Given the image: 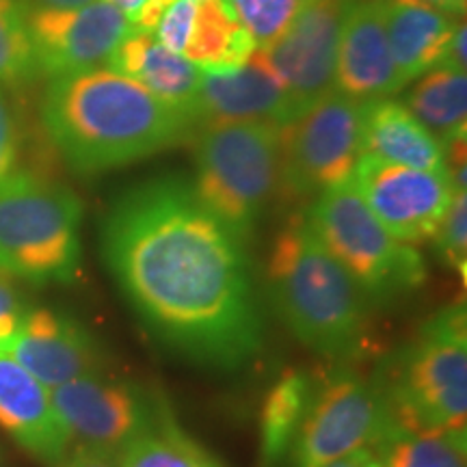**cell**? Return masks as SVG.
I'll use <instances>...</instances> for the list:
<instances>
[{
  "label": "cell",
  "mask_w": 467,
  "mask_h": 467,
  "mask_svg": "<svg viewBox=\"0 0 467 467\" xmlns=\"http://www.w3.org/2000/svg\"><path fill=\"white\" fill-rule=\"evenodd\" d=\"M102 254L145 329L178 358L225 372L258 358L265 334L244 243L191 180L161 175L117 197Z\"/></svg>",
  "instance_id": "obj_1"
},
{
  "label": "cell",
  "mask_w": 467,
  "mask_h": 467,
  "mask_svg": "<svg viewBox=\"0 0 467 467\" xmlns=\"http://www.w3.org/2000/svg\"><path fill=\"white\" fill-rule=\"evenodd\" d=\"M42 119L67 165L83 175L134 165L191 141L197 132L189 115L107 67L55 76Z\"/></svg>",
  "instance_id": "obj_2"
},
{
  "label": "cell",
  "mask_w": 467,
  "mask_h": 467,
  "mask_svg": "<svg viewBox=\"0 0 467 467\" xmlns=\"http://www.w3.org/2000/svg\"><path fill=\"white\" fill-rule=\"evenodd\" d=\"M266 284L288 329L320 358L350 364L370 350V303L303 214L292 217L275 236Z\"/></svg>",
  "instance_id": "obj_3"
},
{
  "label": "cell",
  "mask_w": 467,
  "mask_h": 467,
  "mask_svg": "<svg viewBox=\"0 0 467 467\" xmlns=\"http://www.w3.org/2000/svg\"><path fill=\"white\" fill-rule=\"evenodd\" d=\"M375 383L383 399L385 426L465 433V307L451 306L433 314L418 331L416 340L383 366L381 379Z\"/></svg>",
  "instance_id": "obj_4"
},
{
  "label": "cell",
  "mask_w": 467,
  "mask_h": 467,
  "mask_svg": "<svg viewBox=\"0 0 467 467\" xmlns=\"http://www.w3.org/2000/svg\"><path fill=\"white\" fill-rule=\"evenodd\" d=\"M80 208L67 186L16 171L0 182V275L69 284L80 268Z\"/></svg>",
  "instance_id": "obj_5"
},
{
  "label": "cell",
  "mask_w": 467,
  "mask_h": 467,
  "mask_svg": "<svg viewBox=\"0 0 467 467\" xmlns=\"http://www.w3.org/2000/svg\"><path fill=\"white\" fill-rule=\"evenodd\" d=\"M192 139L197 171L192 189L247 243L279 189V128L225 121L202 126Z\"/></svg>",
  "instance_id": "obj_6"
},
{
  "label": "cell",
  "mask_w": 467,
  "mask_h": 467,
  "mask_svg": "<svg viewBox=\"0 0 467 467\" xmlns=\"http://www.w3.org/2000/svg\"><path fill=\"white\" fill-rule=\"evenodd\" d=\"M303 217L370 307L389 306L426 279L422 255L379 223L353 180L314 197Z\"/></svg>",
  "instance_id": "obj_7"
},
{
  "label": "cell",
  "mask_w": 467,
  "mask_h": 467,
  "mask_svg": "<svg viewBox=\"0 0 467 467\" xmlns=\"http://www.w3.org/2000/svg\"><path fill=\"white\" fill-rule=\"evenodd\" d=\"M364 104L331 91L279 128V189L288 202H312L350 182L361 159Z\"/></svg>",
  "instance_id": "obj_8"
},
{
  "label": "cell",
  "mask_w": 467,
  "mask_h": 467,
  "mask_svg": "<svg viewBox=\"0 0 467 467\" xmlns=\"http://www.w3.org/2000/svg\"><path fill=\"white\" fill-rule=\"evenodd\" d=\"M385 429V407L375 381L348 364H334L314 381L306 418L292 446V467H327L370 448Z\"/></svg>",
  "instance_id": "obj_9"
},
{
  "label": "cell",
  "mask_w": 467,
  "mask_h": 467,
  "mask_svg": "<svg viewBox=\"0 0 467 467\" xmlns=\"http://www.w3.org/2000/svg\"><path fill=\"white\" fill-rule=\"evenodd\" d=\"M353 182L379 223L405 244L433 241L454 195L443 173L372 156H361Z\"/></svg>",
  "instance_id": "obj_10"
},
{
  "label": "cell",
  "mask_w": 467,
  "mask_h": 467,
  "mask_svg": "<svg viewBox=\"0 0 467 467\" xmlns=\"http://www.w3.org/2000/svg\"><path fill=\"white\" fill-rule=\"evenodd\" d=\"M130 28V22L104 0L72 9L26 7L35 67L52 78L107 66Z\"/></svg>",
  "instance_id": "obj_11"
},
{
  "label": "cell",
  "mask_w": 467,
  "mask_h": 467,
  "mask_svg": "<svg viewBox=\"0 0 467 467\" xmlns=\"http://www.w3.org/2000/svg\"><path fill=\"white\" fill-rule=\"evenodd\" d=\"M50 400L72 441L117 454L150 422L159 402L139 385L98 372L52 388Z\"/></svg>",
  "instance_id": "obj_12"
},
{
  "label": "cell",
  "mask_w": 467,
  "mask_h": 467,
  "mask_svg": "<svg viewBox=\"0 0 467 467\" xmlns=\"http://www.w3.org/2000/svg\"><path fill=\"white\" fill-rule=\"evenodd\" d=\"M350 0H309L265 52L299 113L336 91V57Z\"/></svg>",
  "instance_id": "obj_13"
},
{
  "label": "cell",
  "mask_w": 467,
  "mask_h": 467,
  "mask_svg": "<svg viewBox=\"0 0 467 467\" xmlns=\"http://www.w3.org/2000/svg\"><path fill=\"white\" fill-rule=\"evenodd\" d=\"M295 115H299V109L260 48H255L241 67L223 72L202 69L200 91L192 104L197 130L202 126L225 121H251L282 128Z\"/></svg>",
  "instance_id": "obj_14"
},
{
  "label": "cell",
  "mask_w": 467,
  "mask_h": 467,
  "mask_svg": "<svg viewBox=\"0 0 467 467\" xmlns=\"http://www.w3.org/2000/svg\"><path fill=\"white\" fill-rule=\"evenodd\" d=\"M336 91L372 102L400 91L402 80L385 33V0H350L336 57Z\"/></svg>",
  "instance_id": "obj_15"
},
{
  "label": "cell",
  "mask_w": 467,
  "mask_h": 467,
  "mask_svg": "<svg viewBox=\"0 0 467 467\" xmlns=\"http://www.w3.org/2000/svg\"><path fill=\"white\" fill-rule=\"evenodd\" d=\"M0 353H7L48 389L100 372V353L85 327L46 307L26 312Z\"/></svg>",
  "instance_id": "obj_16"
},
{
  "label": "cell",
  "mask_w": 467,
  "mask_h": 467,
  "mask_svg": "<svg viewBox=\"0 0 467 467\" xmlns=\"http://www.w3.org/2000/svg\"><path fill=\"white\" fill-rule=\"evenodd\" d=\"M0 429L22 451L52 467L66 461L72 446V437L50 400V389L7 353H0Z\"/></svg>",
  "instance_id": "obj_17"
},
{
  "label": "cell",
  "mask_w": 467,
  "mask_h": 467,
  "mask_svg": "<svg viewBox=\"0 0 467 467\" xmlns=\"http://www.w3.org/2000/svg\"><path fill=\"white\" fill-rule=\"evenodd\" d=\"M104 67L137 80L159 100L182 110L192 119V104L200 91L202 69L186 57L161 46L151 31L132 26L130 33L110 52Z\"/></svg>",
  "instance_id": "obj_18"
},
{
  "label": "cell",
  "mask_w": 467,
  "mask_h": 467,
  "mask_svg": "<svg viewBox=\"0 0 467 467\" xmlns=\"http://www.w3.org/2000/svg\"><path fill=\"white\" fill-rule=\"evenodd\" d=\"M361 156L446 175L440 139L405 104L389 98L364 104Z\"/></svg>",
  "instance_id": "obj_19"
},
{
  "label": "cell",
  "mask_w": 467,
  "mask_h": 467,
  "mask_svg": "<svg viewBox=\"0 0 467 467\" xmlns=\"http://www.w3.org/2000/svg\"><path fill=\"white\" fill-rule=\"evenodd\" d=\"M463 20V16L424 5L385 0V33L402 85L441 66L443 52Z\"/></svg>",
  "instance_id": "obj_20"
},
{
  "label": "cell",
  "mask_w": 467,
  "mask_h": 467,
  "mask_svg": "<svg viewBox=\"0 0 467 467\" xmlns=\"http://www.w3.org/2000/svg\"><path fill=\"white\" fill-rule=\"evenodd\" d=\"M258 48L225 0H195V16L182 57L208 72L241 67Z\"/></svg>",
  "instance_id": "obj_21"
},
{
  "label": "cell",
  "mask_w": 467,
  "mask_h": 467,
  "mask_svg": "<svg viewBox=\"0 0 467 467\" xmlns=\"http://www.w3.org/2000/svg\"><path fill=\"white\" fill-rule=\"evenodd\" d=\"M314 379L303 370H285L268 389L260 413V465L282 467L290 457L312 399Z\"/></svg>",
  "instance_id": "obj_22"
},
{
  "label": "cell",
  "mask_w": 467,
  "mask_h": 467,
  "mask_svg": "<svg viewBox=\"0 0 467 467\" xmlns=\"http://www.w3.org/2000/svg\"><path fill=\"white\" fill-rule=\"evenodd\" d=\"M121 467H221L180 429L167 402L159 399L150 422L121 448Z\"/></svg>",
  "instance_id": "obj_23"
},
{
  "label": "cell",
  "mask_w": 467,
  "mask_h": 467,
  "mask_svg": "<svg viewBox=\"0 0 467 467\" xmlns=\"http://www.w3.org/2000/svg\"><path fill=\"white\" fill-rule=\"evenodd\" d=\"M405 107L440 139L441 145L467 132L465 72L435 67L422 74L409 91Z\"/></svg>",
  "instance_id": "obj_24"
},
{
  "label": "cell",
  "mask_w": 467,
  "mask_h": 467,
  "mask_svg": "<svg viewBox=\"0 0 467 467\" xmlns=\"http://www.w3.org/2000/svg\"><path fill=\"white\" fill-rule=\"evenodd\" d=\"M368 451L375 454L379 467H465V433L385 426Z\"/></svg>",
  "instance_id": "obj_25"
},
{
  "label": "cell",
  "mask_w": 467,
  "mask_h": 467,
  "mask_svg": "<svg viewBox=\"0 0 467 467\" xmlns=\"http://www.w3.org/2000/svg\"><path fill=\"white\" fill-rule=\"evenodd\" d=\"M35 74L37 67L28 42L26 5L22 0H0V85H25Z\"/></svg>",
  "instance_id": "obj_26"
},
{
  "label": "cell",
  "mask_w": 467,
  "mask_h": 467,
  "mask_svg": "<svg viewBox=\"0 0 467 467\" xmlns=\"http://www.w3.org/2000/svg\"><path fill=\"white\" fill-rule=\"evenodd\" d=\"M258 48H266L292 25L309 0H225Z\"/></svg>",
  "instance_id": "obj_27"
},
{
  "label": "cell",
  "mask_w": 467,
  "mask_h": 467,
  "mask_svg": "<svg viewBox=\"0 0 467 467\" xmlns=\"http://www.w3.org/2000/svg\"><path fill=\"white\" fill-rule=\"evenodd\" d=\"M437 251L452 271L465 282L467 273V192H454L440 230L435 234Z\"/></svg>",
  "instance_id": "obj_28"
},
{
  "label": "cell",
  "mask_w": 467,
  "mask_h": 467,
  "mask_svg": "<svg viewBox=\"0 0 467 467\" xmlns=\"http://www.w3.org/2000/svg\"><path fill=\"white\" fill-rule=\"evenodd\" d=\"M192 16H195V0H175L173 5H169L154 26L156 42L175 55H182L189 42Z\"/></svg>",
  "instance_id": "obj_29"
},
{
  "label": "cell",
  "mask_w": 467,
  "mask_h": 467,
  "mask_svg": "<svg viewBox=\"0 0 467 467\" xmlns=\"http://www.w3.org/2000/svg\"><path fill=\"white\" fill-rule=\"evenodd\" d=\"M26 306L14 285L0 275V350L16 336L22 318L26 317Z\"/></svg>",
  "instance_id": "obj_30"
},
{
  "label": "cell",
  "mask_w": 467,
  "mask_h": 467,
  "mask_svg": "<svg viewBox=\"0 0 467 467\" xmlns=\"http://www.w3.org/2000/svg\"><path fill=\"white\" fill-rule=\"evenodd\" d=\"M17 151H20V139H17L14 117L0 93V182L16 173Z\"/></svg>",
  "instance_id": "obj_31"
},
{
  "label": "cell",
  "mask_w": 467,
  "mask_h": 467,
  "mask_svg": "<svg viewBox=\"0 0 467 467\" xmlns=\"http://www.w3.org/2000/svg\"><path fill=\"white\" fill-rule=\"evenodd\" d=\"M58 467H121L119 454L91 446H76Z\"/></svg>",
  "instance_id": "obj_32"
},
{
  "label": "cell",
  "mask_w": 467,
  "mask_h": 467,
  "mask_svg": "<svg viewBox=\"0 0 467 467\" xmlns=\"http://www.w3.org/2000/svg\"><path fill=\"white\" fill-rule=\"evenodd\" d=\"M104 3L113 5L121 16L130 22L132 26L145 28V31L154 33L156 20L151 16V3L150 0H104Z\"/></svg>",
  "instance_id": "obj_33"
},
{
  "label": "cell",
  "mask_w": 467,
  "mask_h": 467,
  "mask_svg": "<svg viewBox=\"0 0 467 467\" xmlns=\"http://www.w3.org/2000/svg\"><path fill=\"white\" fill-rule=\"evenodd\" d=\"M440 67L465 72V20L461 22L457 31H454L451 44H448L446 52H443Z\"/></svg>",
  "instance_id": "obj_34"
},
{
  "label": "cell",
  "mask_w": 467,
  "mask_h": 467,
  "mask_svg": "<svg viewBox=\"0 0 467 467\" xmlns=\"http://www.w3.org/2000/svg\"><path fill=\"white\" fill-rule=\"evenodd\" d=\"M327 467H379V461L375 459V454L368 451V448H361V451L350 452L347 457L337 459L336 463Z\"/></svg>",
  "instance_id": "obj_35"
},
{
  "label": "cell",
  "mask_w": 467,
  "mask_h": 467,
  "mask_svg": "<svg viewBox=\"0 0 467 467\" xmlns=\"http://www.w3.org/2000/svg\"><path fill=\"white\" fill-rule=\"evenodd\" d=\"M399 3L424 5V7L440 9V11H443V14L463 16V14H465V3H467V0H399Z\"/></svg>",
  "instance_id": "obj_36"
},
{
  "label": "cell",
  "mask_w": 467,
  "mask_h": 467,
  "mask_svg": "<svg viewBox=\"0 0 467 467\" xmlns=\"http://www.w3.org/2000/svg\"><path fill=\"white\" fill-rule=\"evenodd\" d=\"M26 7H52V9H72V7H83L93 0H22Z\"/></svg>",
  "instance_id": "obj_37"
}]
</instances>
